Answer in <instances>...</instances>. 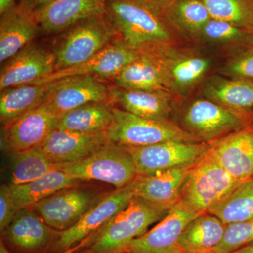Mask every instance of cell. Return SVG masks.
I'll list each match as a JSON object with an SVG mask.
<instances>
[{
	"instance_id": "6da1fadb",
	"label": "cell",
	"mask_w": 253,
	"mask_h": 253,
	"mask_svg": "<svg viewBox=\"0 0 253 253\" xmlns=\"http://www.w3.org/2000/svg\"><path fill=\"white\" fill-rule=\"evenodd\" d=\"M106 14L118 38L139 52L174 49L178 32L167 14L143 0H108Z\"/></svg>"
},
{
	"instance_id": "7a4b0ae2",
	"label": "cell",
	"mask_w": 253,
	"mask_h": 253,
	"mask_svg": "<svg viewBox=\"0 0 253 253\" xmlns=\"http://www.w3.org/2000/svg\"><path fill=\"white\" fill-rule=\"evenodd\" d=\"M169 211L134 196L124 210L94 233L85 253H124L133 240L162 220Z\"/></svg>"
},
{
	"instance_id": "3957f363",
	"label": "cell",
	"mask_w": 253,
	"mask_h": 253,
	"mask_svg": "<svg viewBox=\"0 0 253 253\" xmlns=\"http://www.w3.org/2000/svg\"><path fill=\"white\" fill-rule=\"evenodd\" d=\"M118 38L106 14L81 20L59 33L53 52L55 71L91 59Z\"/></svg>"
},
{
	"instance_id": "277c9868",
	"label": "cell",
	"mask_w": 253,
	"mask_h": 253,
	"mask_svg": "<svg viewBox=\"0 0 253 253\" xmlns=\"http://www.w3.org/2000/svg\"><path fill=\"white\" fill-rule=\"evenodd\" d=\"M59 169L77 180L102 181L116 189L130 184L137 175L129 151L111 140L83 159L59 164Z\"/></svg>"
},
{
	"instance_id": "5b68a950",
	"label": "cell",
	"mask_w": 253,
	"mask_h": 253,
	"mask_svg": "<svg viewBox=\"0 0 253 253\" xmlns=\"http://www.w3.org/2000/svg\"><path fill=\"white\" fill-rule=\"evenodd\" d=\"M113 113L106 134L109 140L123 146L139 147L168 141L201 142L169 119L139 117L115 106Z\"/></svg>"
},
{
	"instance_id": "8992f818",
	"label": "cell",
	"mask_w": 253,
	"mask_h": 253,
	"mask_svg": "<svg viewBox=\"0 0 253 253\" xmlns=\"http://www.w3.org/2000/svg\"><path fill=\"white\" fill-rule=\"evenodd\" d=\"M181 127L201 142L211 144L253 123V111L229 109L208 99L191 103L183 113Z\"/></svg>"
},
{
	"instance_id": "52a82bcc",
	"label": "cell",
	"mask_w": 253,
	"mask_h": 253,
	"mask_svg": "<svg viewBox=\"0 0 253 253\" xmlns=\"http://www.w3.org/2000/svg\"><path fill=\"white\" fill-rule=\"evenodd\" d=\"M239 184L221 167L208 149L190 169L183 184L180 200L204 214Z\"/></svg>"
},
{
	"instance_id": "ba28073f",
	"label": "cell",
	"mask_w": 253,
	"mask_h": 253,
	"mask_svg": "<svg viewBox=\"0 0 253 253\" xmlns=\"http://www.w3.org/2000/svg\"><path fill=\"white\" fill-rule=\"evenodd\" d=\"M125 147L133 158L137 174H151L172 168L192 166L207 152L209 144L168 141L139 147Z\"/></svg>"
},
{
	"instance_id": "9c48e42d",
	"label": "cell",
	"mask_w": 253,
	"mask_h": 253,
	"mask_svg": "<svg viewBox=\"0 0 253 253\" xmlns=\"http://www.w3.org/2000/svg\"><path fill=\"white\" fill-rule=\"evenodd\" d=\"M105 194L75 186L60 190L32 208L50 227L63 231L74 226Z\"/></svg>"
},
{
	"instance_id": "30bf717a",
	"label": "cell",
	"mask_w": 253,
	"mask_h": 253,
	"mask_svg": "<svg viewBox=\"0 0 253 253\" xmlns=\"http://www.w3.org/2000/svg\"><path fill=\"white\" fill-rule=\"evenodd\" d=\"M49 83V89L43 104L59 118L89 103H111L109 86L94 76H70Z\"/></svg>"
},
{
	"instance_id": "8fae6325",
	"label": "cell",
	"mask_w": 253,
	"mask_h": 253,
	"mask_svg": "<svg viewBox=\"0 0 253 253\" xmlns=\"http://www.w3.org/2000/svg\"><path fill=\"white\" fill-rule=\"evenodd\" d=\"M201 214L180 200L152 229L133 240L124 253H181L178 245L181 233Z\"/></svg>"
},
{
	"instance_id": "7c38bea8",
	"label": "cell",
	"mask_w": 253,
	"mask_h": 253,
	"mask_svg": "<svg viewBox=\"0 0 253 253\" xmlns=\"http://www.w3.org/2000/svg\"><path fill=\"white\" fill-rule=\"evenodd\" d=\"M134 197L129 184L106 193L74 226L61 231L55 248L57 251H65L92 235L124 210Z\"/></svg>"
},
{
	"instance_id": "4fadbf2b",
	"label": "cell",
	"mask_w": 253,
	"mask_h": 253,
	"mask_svg": "<svg viewBox=\"0 0 253 253\" xmlns=\"http://www.w3.org/2000/svg\"><path fill=\"white\" fill-rule=\"evenodd\" d=\"M59 120L42 104L4 126L1 146L12 154L37 147L57 128Z\"/></svg>"
},
{
	"instance_id": "5bb4252c",
	"label": "cell",
	"mask_w": 253,
	"mask_h": 253,
	"mask_svg": "<svg viewBox=\"0 0 253 253\" xmlns=\"http://www.w3.org/2000/svg\"><path fill=\"white\" fill-rule=\"evenodd\" d=\"M139 54V51L117 38L109 45L84 63L54 71L49 76L33 83H49L74 76H91L100 80H113Z\"/></svg>"
},
{
	"instance_id": "9a60e30c",
	"label": "cell",
	"mask_w": 253,
	"mask_h": 253,
	"mask_svg": "<svg viewBox=\"0 0 253 253\" xmlns=\"http://www.w3.org/2000/svg\"><path fill=\"white\" fill-rule=\"evenodd\" d=\"M56 58L52 50L30 43L3 63L0 72V90L31 84L55 71Z\"/></svg>"
},
{
	"instance_id": "2e32d148",
	"label": "cell",
	"mask_w": 253,
	"mask_h": 253,
	"mask_svg": "<svg viewBox=\"0 0 253 253\" xmlns=\"http://www.w3.org/2000/svg\"><path fill=\"white\" fill-rule=\"evenodd\" d=\"M208 151L238 182L253 177V123L209 144Z\"/></svg>"
},
{
	"instance_id": "e0dca14e",
	"label": "cell",
	"mask_w": 253,
	"mask_h": 253,
	"mask_svg": "<svg viewBox=\"0 0 253 253\" xmlns=\"http://www.w3.org/2000/svg\"><path fill=\"white\" fill-rule=\"evenodd\" d=\"M194 165L151 174H137L129 185L134 196L163 209L170 210L180 201L183 184Z\"/></svg>"
},
{
	"instance_id": "ac0fdd59",
	"label": "cell",
	"mask_w": 253,
	"mask_h": 253,
	"mask_svg": "<svg viewBox=\"0 0 253 253\" xmlns=\"http://www.w3.org/2000/svg\"><path fill=\"white\" fill-rule=\"evenodd\" d=\"M109 141L106 131L83 133L56 128L39 146L51 162L65 164L85 158Z\"/></svg>"
},
{
	"instance_id": "d6986e66",
	"label": "cell",
	"mask_w": 253,
	"mask_h": 253,
	"mask_svg": "<svg viewBox=\"0 0 253 253\" xmlns=\"http://www.w3.org/2000/svg\"><path fill=\"white\" fill-rule=\"evenodd\" d=\"M108 0H56L35 11L41 33L59 34L74 23L106 14Z\"/></svg>"
},
{
	"instance_id": "ffe728a7",
	"label": "cell",
	"mask_w": 253,
	"mask_h": 253,
	"mask_svg": "<svg viewBox=\"0 0 253 253\" xmlns=\"http://www.w3.org/2000/svg\"><path fill=\"white\" fill-rule=\"evenodd\" d=\"M41 27L36 14L16 4L1 14L0 18V62L4 63L32 42Z\"/></svg>"
},
{
	"instance_id": "44dd1931",
	"label": "cell",
	"mask_w": 253,
	"mask_h": 253,
	"mask_svg": "<svg viewBox=\"0 0 253 253\" xmlns=\"http://www.w3.org/2000/svg\"><path fill=\"white\" fill-rule=\"evenodd\" d=\"M111 81L113 86L121 89L170 91L167 68L161 52H140L135 60Z\"/></svg>"
},
{
	"instance_id": "7402d4cb",
	"label": "cell",
	"mask_w": 253,
	"mask_h": 253,
	"mask_svg": "<svg viewBox=\"0 0 253 253\" xmlns=\"http://www.w3.org/2000/svg\"><path fill=\"white\" fill-rule=\"evenodd\" d=\"M109 95L111 104L139 117L169 119L172 111L170 91L124 89L113 85L109 87Z\"/></svg>"
},
{
	"instance_id": "603a6c76",
	"label": "cell",
	"mask_w": 253,
	"mask_h": 253,
	"mask_svg": "<svg viewBox=\"0 0 253 253\" xmlns=\"http://www.w3.org/2000/svg\"><path fill=\"white\" fill-rule=\"evenodd\" d=\"M4 233L8 241L16 247L37 251L57 240L61 231L50 227L33 208H28L16 212Z\"/></svg>"
},
{
	"instance_id": "cb8c5ba5",
	"label": "cell",
	"mask_w": 253,
	"mask_h": 253,
	"mask_svg": "<svg viewBox=\"0 0 253 253\" xmlns=\"http://www.w3.org/2000/svg\"><path fill=\"white\" fill-rule=\"evenodd\" d=\"M50 83H31L6 88L0 94V121L5 126L43 104Z\"/></svg>"
},
{
	"instance_id": "d4e9b609",
	"label": "cell",
	"mask_w": 253,
	"mask_h": 253,
	"mask_svg": "<svg viewBox=\"0 0 253 253\" xmlns=\"http://www.w3.org/2000/svg\"><path fill=\"white\" fill-rule=\"evenodd\" d=\"M226 225L216 216L204 213L191 221L181 233L178 245L181 252L212 251L221 242Z\"/></svg>"
},
{
	"instance_id": "484cf974",
	"label": "cell",
	"mask_w": 253,
	"mask_h": 253,
	"mask_svg": "<svg viewBox=\"0 0 253 253\" xmlns=\"http://www.w3.org/2000/svg\"><path fill=\"white\" fill-rule=\"evenodd\" d=\"M80 183L81 181L57 169L27 184L9 186L15 206L19 211L32 208L60 190L77 186Z\"/></svg>"
},
{
	"instance_id": "4316f807",
	"label": "cell",
	"mask_w": 253,
	"mask_h": 253,
	"mask_svg": "<svg viewBox=\"0 0 253 253\" xmlns=\"http://www.w3.org/2000/svg\"><path fill=\"white\" fill-rule=\"evenodd\" d=\"M171 91L188 90L197 84L209 68L210 61L201 56H181L174 49L163 53Z\"/></svg>"
},
{
	"instance_id": "83f0119b",
	"label": "cell",
	"mask_w": 253,
	"mask_h": 253,
	"mask_svg": "<svg viewBox=\"0 0 253 253\" xmlns=\"http://www.w3.org/2000/svg\"><path fill=\"white\" fill-rule=\"evenodd\" d=\"M114 105L91 102L69 111L60 118L57 128L83 133L106 131L112 122Z\"/></svg>"
},
{
	"instance_id": "f1b7e54d",
	"label": "cell",
	"mask_w": 253,
	"mask_h": 253,
	"mask_svg": "<svg viewBox=\"0 0 253 253\" xmlns=\"http://www.w3.org/2000/svg\"><path fill=\"white\" fill-rule=\"evenodd\" d=\"M207 99L241 111L253 109V81L244 78L214 80L205 88Z\"/></svg>"
},
{
	"instance_id": "f546056e",
	"label": "cell",
	"mask_w": 253,
	"mask_h": 253,
	"mask_svg": "<svg viewBox=\"0 0 253 253\" xmlns=\"http://www.w3.org/2000/svg\"><path fill=\"white\" fill-rule=\"evenodd\" d=\"M208 212L226 225L253 218V177L239 184Z\"/></svg>"
},
{
	"instance_id": "4dcf8cb0",
	"label": "cell",
	"mask_w": 253,
	"mask_h": 253,
	"mask_svg": "<svg viewBox=\"0 0 253 253\" xmlns=\"http://www.w3.org/2000/svg\"><path fill=\"white\" fill-rule=\"evenodd\" d=\"M13 156L12 185L27 184L59 169V164L51 162L39 146Z\"/></svg>"
},
{
	"instance_id": "1f68e13d",
	"label": "cell",
	"mask_w": 253,
	"mask_h": 253,
	"mask_svg": "<svg viewBox=\"0 0 253 253\" xmlns=\"http://www.w3.org/2000/svg\"><path fill=\"white\" fill-rule=\"evenodd\" d=\"M164 11L179 31L193 36H199L212 18L201 0H172Z\"/></svg>"
},
{
	"instance_id": "d6a6232c",
	"label": "cell",
	"mask_w": 253,
	"mask_h": 253,
	"mask_svg": "<svg viewBox=\"0 0 253 253\" xmlns=\"http://www.w3.org/2000/svg\"><path fill=\"white\" fill-rule=\"evenodd\" d=\"M211 18L253 32V0H201Z\"/></svg>"
},
{
	"instance_id": "836d02e7",
	"label": "cell",
	"mask_w": 253,
	"mask_h": 253,
	"mask_svg": "<svg viewBox=\"0 0 253 253\" xmlns=\"http://www.w3.org/2000/svg\"><path fill=\"white\" fill-rule=\"evenodd\" d=\"M199 36L214 42L253 45V31L240 28L226 21L213 18L206 23Z\"/></svg>"
},
{
	"instance_id": "e575fe53",
	"label": "cell",
	"mask_w": 253,
	"mask_h": 253,
	"mask_svg": "<svg viewBox=\"0 0 253 253\" xmlns=\"http://www.w3.org/2000/svg\"><path fill=\"white\" fill-rule=\"evenodd\" d=\"M253 242V218L226 225L224 237L212 251L230 253Z\"/></svg>"
},
{
	"instance_id": "d590c367",
	"label": "cell",
	"mask_w": 253,
	"mask_h": 253,
	"mask_svg": "<svg viewBox=\"0 0 253 253\" xmlns=\"http://www.w3.org/2000/svg\"><path fill=\"white\" fill-rule=\"evenodd\" d=\"M226 70L233 78L253 81V47L241 53L231 60Z\"/></svg>"
},
{
	"instance_id": "8d00e7d4",
	"label": "cell",
	"mask_w": 253,
	"mask_h": 253,
	"mask_svg": "<svg viewBox=\"0 0 253 253\" xmlns=\"http://www.w3.org/2000/svg\"><path fill=\"white\" fill-rule=\"evenodd\" d=\"M18 211L10 186L3 184L0 188V230L1 233L9 226Z\"/></svg>"
},
{
	"instance_id": "74e56055",
	"label": "cell",
	"mask_w": 253,
	"mask_h": 253,
	"mask_svg": "<svg viewBox=\"0 0 253 253\" xmlns=\"http://www.w3.org/2000/svg\"><path fill=\"white\" fill-rule=\"evenodd\" d=\"M54 1H56V0H20L18 4L21 5L26 9L30 10V11L35 12L37 10L44 7V6Z\"/></svg>"
},
{
	"instance_id": "f35d334b",
	"label": "cell",
	"mask_w": 253,
	"mask_h": 253,
	"mask_svg": "<svg viewBox=\"0 0 253 253\" xmlns=\"http://www.w3.org/2000/svg\"><path fill=\"white\" fill-rule=\"evenodd\" d=\"M91 238H92V235L89 236V237L86 238V239L82 241L79 244L77 245V246H73V247L71 248V249L63 251V253H74L75 251H78V249L84 247V246H85L86 244H90ZM0 253H11L9 251H8L7 249H6V246H5V245L4 243H3L2 241H1V243H0Z\"/></svg>"
},
{
	"instance_id": "ab89813d",
	"label": "cell",
	"mask_w": 253,
	"mask_h": 253,
	"mask_svg": "<svg viewBox=\"0 0 253 253\" xmlns=\"http://www.w3.org/2000/svg\"><path fill=\"white\" fill-rule=\"evenodd\" d=\"M15 5V0H0V15L4 14Z\"/></svg>"
},
{
	"instance_id": "60d3db41",
	"label": "cell",
	"mask_w": 253,
	"mask_h": 253,
	"mask_svg": "<svg viewBox=\"0 0 253 253\" xmlns=\"http://www.w3.org/2000/svg\"><path fill=\"white\" fill-rule=\"evenodd\" d=\"M143 1H148L151 4L156 5L161 9L164 10L172 0H143Z\"/></svg>"
},
{
	"instance_id": "b9f144b4",
	"label": "cell",
	"mask_w": 253,
	"mask_h": 253,
	"mask_svg": "<svg viewBox=\"0 0 253 253\" xmlns=\"http://www.w3.org/2000/svg\"><path fill=\"white\" fill-rule=\"evenodd\" d=\"M230 253H253V242Z\"/></svg>"
},
{
	"instance_id": "7bdbcfd3",
	"label": "cell",
	"mask_w": 253,
	"mask_h": 253,
	"mask_svg": "<svg viewBox=\"0 0 253 253\" xmlns=\"http://www.w3.org/2000/svg\"><path fill=\"white\" fill-rule=\"evenodd\" d=\"M180 253H216L212 251H199V252L185 253L182 252Z\"/></svg>"
}]
</instances>
